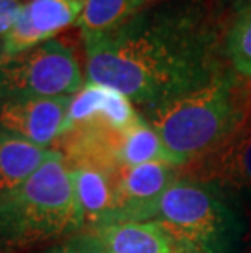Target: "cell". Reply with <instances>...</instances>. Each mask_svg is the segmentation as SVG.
<instances>
[{
  "mask_svg": "<svg viewBox=\"0 0 251 253\" xmlns=\"http://www.w3.org/2000/svg\"><path fill=\"white\" fill-rule=\"evenodd\" d=\"M88 84L119 91L141 110L225 74L218 30L201 0H168L108 33L82 36Z\"/></svg>",
  "mask_w": 251,
  "mask_h": 253,
  "instance_id": "obj_1",
  "label": "cell"
},
{
  "mask_svg": "<svg viewBox=\"0 0 251 253\" xmlns=\"http://www.w3.org/2000/svg\"><path fill=\"white\" fill-rule=\"evenodd\" d=\"M251 111L237 74L225 72L204 87L142 110V118L158 132L175 167L193 164L227 141Z\"/></svg>",
  "mask_w": 251,
  "mask_h": 253,
  "instance_id": "obj_2",
  "label": "cell"
},
{
  "mask_svg": "<svg viewBox=\"0 0 251 253\" xmlns=\"http://www.w3.org/2000/svg\"><path fill=\"white\" fill-rule=\"evenodd\" d=\"M83 225L71 167L56 149L28 180L0 198V242L5 245L69 237Z\"/></svg>",
  "mask_w": 251,
  "mask_h": 253,
  "instance_id": "obj_3",
  "label": "cell"
},
{
  "mask_svg": "<svg viewBox=\"0 0 251 253\" xmlns=\"http://www.w3.org/2000/svg\"><path fill=\"white\" fill-rule=\"evenodd\" d=\"M148 220L165 229L176 249L233 253L247 235V220L220 193L194 178H178L157 199Z\"/></svg>",
  "mask_w": 251,
  "mask_h": 253,
  "instance_id": "obj_4",
  "label": "cell"
},
{
  "mask_svg": "<svg viewBox=\"0 0 251 253\" xmlns=\"http://www.w3.org/2000/svg\"><path fill=\"white\" fill-rule=\"evenodd\" d=\"M83 85L75 52L56 38L20 54L0 56V100L73 96Z\"/></svg>",
  "mask_w": 251,
  "mask_h": 253,
  "instance_id": "obj_5",
  "label": "cell"
},
{
  "mask_svg": "<svg viewBox=\"0 0 251 253\" xmlns=\"http://www.w3.org/2000/svg\"><path fill=\"white\" fill-rule=\"evenodd\" d=\"M193 165L189 178L206 183L233 206L251 212V111L227 141Z\"/></svg>",
  "mask_w": 251,
  "mask_h": 253,
  "instance_id": "obj_6",
  "label": "cell"
},
{
  "mask_svg": "<svg viewBox=\"0 0 251 253\" xmlns=\"http://www.w3.org/2000/svg\"><path fill=\"white\" fill-rule=\"evenodd\" d=\"M71 100L72 96H18L0 100V131L51 149L66 132Z\"/></svg>",
  "mask_w": 251,
  "mask_h": 253,
  "instance_id": "obj_7",
  "label": "cell"
},
{
  "mask_svg": "<svg viewBox=\"0 0 251 253\" xmlns=\"http://www.w3.org/2000/svg\"><path fill=\"white\" fill-rule=\"evenodd\" d=\"M83 0H28L23 3L13 28L0 42V56H13L54 40L75 25Z\"/></svg>",
  "mask_w": 251,
  "mask_h": 253,
  "instance_id": "obj_8",
  "label": "cell"
},
{
  "mask_svg": "<svg viewBox=\"0 0 251 253\" xmlns=\"http://www.w3.org/2000/svg\"><path fill=\"white\" fill-rule=\"evenodd\" d=\"M178 178L175 165L163 162L121 167L117 171L116 208L108 224L148 220L157 199Z\"/></svg>",
  "mask_w": 251,
  "mask_h": 253,
  "instance_id": "obj_9",
  "label": "cell"
},
{
  "mask_svg": "<svg viewBox=\"0 0 251 253\" xmlns=\"http://www.w3.org/2000/svg\"><path fill=\"white\" fill-rule=\"evenodd\" d=\"M141 115L129 98L98 84H85L69 105L66 131L75 126L100 125L122 132L139 121Z\"/></svg>",
  "mask_w": 251,
  "mask_h": 253,
  "instance_id": "obj_10",
  "label": "cell"
},
{
  "mask_svg": "<svg viewBox=\"0 0 251 253\" xmlns=\"http://www.w3.org/2000/svg\"><path fill=\"white\" fill-rule=\"evenodd\" d=\"M117 169H101L93 165L71 167L73 191L85 224L97 229L108 224L116 208Z\"/></svg>",
  "mask_w": 251,
  "mask_h": 253,
  "instance_id": "obj_11",
  "label": "cell"
},
{
  "mask_svg": "<svg viewBox=\"0 0 251 253\" xmlns=\"http://www.w3.org/2000/svg\"><path fill=\"white\" fill-rule=\"evenodd\" d=\"M106 253H175L176 245L155 220H124L98 229Z\"/></svg>",
  "mask_w": 251,
  "mask_h": 253,
  "instance_id": "obj_12",
  "label": "cell"
},
{
  "mask_svg": "<svg viewBox=\"0 0 251 253\" xmlns=\"http://www.w3.org/2000/svg\"><path fill=\"white\" fill-rule=\"evenodd\" d=\"M52 150L0 131V198L28 180Z\"/></svg>",
  "mask_w": 251,
  "mask_h": 253,
  "instance_id": "obj_13",
  "label": "cell"
},
{
  "mask_svg": "<svg viewBox=\"0 0 251 253\" xmlns=\"http://www.w3.org/2000/svg\"><path fill=\"white\" fill-rule=\"evenodd\" d=\"M116 162L119 167H134L150 162L173 165L158 132L141 116L136 125L121 132L116 149Z\"/></svg>",
  "mask_w": 251,
  "mask_h": 253,
  "instance_id": "obj_14",
  "label": "cell"
},
{
  "mask_svg": "<svg viewBox=\"0 0 251 253\" xmlns=\"http://www.w3.org/2000/svg\"><path fill=\"white\" fill-rule=\"evenodd\" d=\"M145 7L141 0H83L82 13L77 20V26L82 36H93L108 33Z\"/></svg>",
  "mask_w": 251,
  "mask_h": 253,
  "instance_id": "obj_15",
  "label": "cell"
},
{
  "mask_svg": "<svg viewBox=\"0 0 251 253\" xmlns=\"http://www.w3.org/2000/svg\"><path fill=\"white\" fill-rule=\"evenodd\" d=\"M225 56L238 77L251 79V8L240 12L228 30Z\"/></svg>",
  "mask_w": 251,
  "mask_h": 253,
  "instance_id": "obj_16",
  "label": "cell"
},
{
  "mask_svg": "<svg viewBox=\"0 0 251 253\" xmlns=\"http://www.w3.org/2000/svg\"><path fill=\"white\" fill-rule=\"evenodd\" d=\"M41 253H106L98 234L77 232Z\"/></svg>",
  "mask_w": 251,
  "mask_h": 253,
  "instance_id": "obj_17",
  "label": "cell"
},
{
  "mask_svg": "<svg viewBox=\"0 0 251 253\" xmlns=\"http://www.w3.org/2000/svg\"><path fill=\"white\" fill-rule=\"evenodd\" d=\"M21 0H0V42L13 28L21 12Z\"/></svg>",
  "mask_w": 251,
  "mask_h": 253,
  "instance_id": "obj_18",
  "label": "cell"
},
{
  "mask_svg": "<svg viewBox=\"0 0 251 253\" xmlns=\"http://www.w3.org/2000/svg\"><path fill=\"white\" fill-rule=\"evenodd\" d=\"M230 2L240 10V12H243V10H247V8H251V0H230Z\"/></svg>",
  "mask_w": 251,
  "mask_h": 253,
  "instance_id": "obj_19",
  "label": "cell"
},
{
  "mask_svg": "<svg viewBox=\"0 0 251 253\" xmlns=\"http://www.w3.org/2000/svg\"><path fill=\"white\" fill-rule=\"evenodd\" d=\"M175 253H193V252H189V250H184V249H176Z\"/></svg>",
  "mask_w": 251,
  "mask_h": 253,
  "instance_id": "obj_20",
  "label": "cell"
},
{
  "mask_svg": "<svg viewBox=\"0 0 251 253\" xmlns=\"http://www.w3.org/2000/svg\"><path fill=\"white\" fill-rule=\"evenodd\" d=\"M142 3H148V2H152V0H141Z\"/></svg>",
  "mask_w": 251,
  "mask_h": 253,
  "instance_id": "obj_21",
  "label": "cell"
}]
</instances>
